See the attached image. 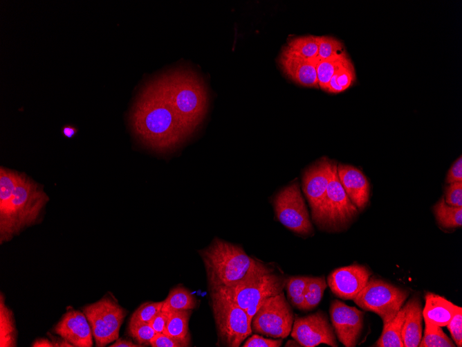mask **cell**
Returning a JSON list of instances; mask_svg holds the SVG:
<instances>
[{
  "mask_svg": "<svg viewBox=\"0 0 462 347\" xmlns=\"http://www.w3.org/2000/svg\"><path fill=\"white\" fill-rule=\"evenodd\" d=\"M273 204L277 218L284 226L302 236L312 234V224L297 182L281 189Z\"/></svg>",
  "mask_w": 462,
  "mask_h": 347,
  "instance_id": "11",
  "label": "cell"
},
{
  "mask_svg": "<svg viewBox=\"0 0 462 347\" xmlns=\"http://www.w3.org/2000/svg\"><path fill=\"white\" fill-rule=\"evenodd\" d=\"M219 341L225 346L239 347L252 334L246 312L233 302L210 292Z\"/></svg>",
  "mask_w": 462,
  "mask_h": 347,
  "instance_id": "7",
  "label": "cell"
},
{
  "mask_svg": "<svg viewBox=\"0 0 462 347\" xmlns=\"http://www.w3.org/2000/svg\"><path fill=\"white\" fill-rule=\"evenodd\" d=\"M331 161L322 158L307 168L302 178L303 190L314 214L322 202L329 179Z\"/></svg>",
  "mask_w": 462,
  "mask_h": 347,
  "instance_id": "16",
  "label": "cell"
},
{
  "mask_svg": "<svg viewBox=\"0 0 462 347\" xmlns=\"http://www.w3.org/2000/svg\"><path fill=\"white\" fill-rule=\"evenodd\" d=\"M339 180L353 204L360 210L367 205L369 198L370 187L364 175L358 168L339 164L337 166Z\"/></svg>",
  "mask_w": 462,
  "mask_h": 347,
  "instance_id": "18",
  "label": "cell"
},
{
  "mask_svg": "<svg viewBox=\"0 0 462 347\" xmlns=\"http://www.w3.org/2000/svg\"><path fill=\"white\" fill-rule=\"evenodd\" d=\"M425 323L424 335L421 338L420 347H454L452 341L438 326Z\"/></svg>",
  "mask_w": 462,
  "mask_h": 347,
  "instance_id": "29",
  "label": "cell"
},
{
  "mask_svg": "<svg viewBox=\"0 0 462 347\" xmlns=\"http://www.w3.org/2000/svg\"><path fill=\"white\" fill-rule=\"evenodd\" d=\"M434 213L438 223L445 228H454L462 225V207L448 205L444 197L434 205Z\"/></svg>",
  "mask_w": 462,
  "mask_h": 347,
  "instance_id": "27",
  "label": "cell"
},
{
  "mask_svg": "<svg viewBox=\"0 0 462 347\" xmlns=\"http://www.w3.org/2000/svg\"><path fill=\"white\" fill-rule=\"evenodd\" d=\"M33 347H54V344L52 341H50L48 339L39 338L36 339L33 344Z\"/></svg>",
  "mask_w": 462,
  "mask_h": 347,
  "instance_id": "42",
  "label": "cell"
},
{
  "mask_svg": "<svg viewBox=\"0 0 462 347\" xmlns=\"http://www.w3.org/2000/svg\"><path fill=\"white\" fill-rule=\"evenodd\" d=\"M159 76L172 108L191 136L207 111L208 94L203 79L191 68L183 66Z\"/></svg>",
  "mask_w": 462,
  "mask_h": 347,
  "instance_id": "3",
  "label": "cell"
},
{
  "mask_svg": "<svg viewBox=\"0 0 462 347\" xmlns=\"http://www.w3.org/2000/svg\"><path fill=\"white\" fill-rule=\"evenodd\" d=\"M53 332L75 347L93 346L92 330L83 312L68 311L55 326Z\"/></svg>",
  "mask_w": 462,
  "mask_h": 347,
  "instance_id": "15",
  "label": "cell"
},
{
  "mask_svg": "<svg viewBox=\"0 0 462 347\" xmlns=\"http://www.w3.org/2000/svg\"><path fill=\"white\" fill-rule=\"evenodd\" d=\"M190 345V339H180L164 333H156L150 341L152 347H186Z\"/></svg>",
  "mask_w": 462,
  "mask_h": 347,
  "instance_id": "35",
  "label": "cell"
},
{
  "mask_svg": "<svg viewBox=\"0 0 462 347\" xmlns=\"http://www.w3.org/2000/svg\"><path fill=\"white\" fill-rule=\"evenodd\" d=\"M327 286L323 277H310L304 292V303L302 310H310L320 302Z\"/></svg>",
  "mask_w": 462,
  "mask_h": 347,
  "instance_id": "30",
  "label": "cell"
},
{
  "mask_svg": "<svg viewBox=\"0 0 462 347\" xmlns=\"http://www.w3.org/2000/svg\"><path fill=\"white\" fill-rule=\"evenodd\" d=\"M49 200L42 188L25 174L0 169V242L10 240L36 223Z\"/></svg>",
  "mask_w": 462,
  "mask_h": 347,
  "instance_id": "2",
  "label": "cell"
},
{
  "mask_svg": "<svg viewBox=\"0 0 462 347\" xmlns=\"http://www.w3.org/2000/svg\"><path fill=\"white\" fill-rule=\"evenodd\" d=\"M290 332L292 337L302 346L315 347L321 344L338 346L333 328L322 311L296 318Z\"/></svg>",
  "mask_w": 462,
  "mask_h": 347,
  "instance_id": "12",
  "label": "cell"
},
{
  "mask_svg": "<svg viewBox=\"0 0 462 347\" xmlns=\"http://www.w3.org/2000/svg\"><path fill=\"white\" fill-rule=\"evenodd\" d=\"M197 305V301L192 293L183 287L172 289L163 301L161 310L165 312L192 310Z\"/></svg>",
  "mask_w": 462,
  "mask_h": 347,
  "instance_id": "23",
  "label": "cell"
},
{
  "mask_svg": "<svg viewBox=\"0 0 462 347\" xmlns=\"http://www.w3.org/2000/svg\"><path fill=\"white\" fill-rule=\"evenodd\" d=\"M408 295L407 290L380 279L369 278L353 300L362 309L377 314L385 326L396 316Z\"/></svg>",
  "mask_w": 462,
  "mask_h": 347,
  "instance_id": "8",
  "label": "cell"
},
{
  "mask_svg": "<svg viewBox=\"0 0 462 347\" xmlns=\"http://www.w3.org/2000/svg\"><path fill=\"white\" fill-rule=\"evenodd\" d=\"M355 79L354 66L349 57L331 78L326 92L331 94L342 92L351 86Z\"/></svg>",
  "mask_w": 462,
  "mask_h": 347,
  "instance_id": "24",
  "label": "cell"
},
{
  "mask_svg": "<svg viewBox=\"0 0 462 347\" xmlns=\"http://www.w3.org/2000/svg\"><path fill=\"white\" fill-rule=\"evenodd\" d=\"M191 313V310L169 312L163 333L180 339H190L188 322Z\"/></svg>",
  "mask_w": 462,
  "mask_h": 347,
  "instance_id": "28",
  "label": "cell"
},
{
  "mask_svg": "<svg viewBox=\"0 0 462 347\" xmlns=\"http://www.w3.org/2000/svg\"><path fill=\"white\" fill-rule=\"evenodd\" d=\"M445 201L450 206L462 207V182L450 184L445 190Z\"/></svg>",
  "mask_w": 462,
  "mask_h": 347,
  "instance_id": "36",
  "label": "cell"
},
{
  "mask_svg": "<svg viewBox=\"0 0 462 347\" xmlns=\"http://www.w3.org/2000/svg\"><path fill=\"white\" fill-rule=\"evenodd\" d=\"M330 316L339 341L346 347L355 346L363 328V312L334 300L330 306Z\"/></svg>",
  "mask_w": 462,
  "mask_h": 347,
  "instance_id": "13",
  "label": "cell"
},
{
  "mask_svg": "<svg viewBox=\"0 0 462 347\" xmlns=\"http://www.w3.org/2000/svg\"><path fill=\"white\" fill-rule=\"evenodd\" d=\"M294 321L293 310L283 292L266 299L254 314L252 330L274 338H285Z\"/></svg>",
  "mask_w": 462,
  "mask_h": 347,
  "instance_id": "10",
  "label": "cell"
},
{
  "mask_svg": "<svg viewBox=\"0 0 462 347\" xmlns=\"http://www.w3.org/2000/svg\"><path fill=\"white\" fill-rule=\"evenodd\" d=\"M370 272L364 266L351 265L335 269L328 276L332 292L342 299H353L370 278Z\"/></svg>",
  "mask_w": 462,
  "mask_h": 347,
  "instance_id": "14",
  "label": "cell"
},
{
  "mask_svg": "<svg viewBox=\"0 0 462 347\" xmlns=\"http://www.w3.org/2000/svg\"><path fill=\"white\" fill-rule=\"evenodd\" d=\"M127 332L133 339L142 346L150 345L151 340L156 334L149 323L136 321H129Z\"/></svg>",
  "mask_w": 462,
  "mask_h": 347,
  "instance_id": "32",
  "label": "cell"
},
{
  "mask_svg": "<svg viewBox=\"0 0 462 347\" xmlns=\"http://www.w3.org/2000/svg\"><path fill=\"white\" fill-rule=\"evenodd\" d=\"M309 278L308 276H292L286 279V287L289 301L304 295Z\"/></svg>",
  "mask_w": 462,
  "mask_h": 347,
  "instance_id": "34",
  "label": "cell"
},
{
  "mask_svg": "<svg viewBox=\"0 0 462 347\" xmlns=\"http://www.w3.org/2000/svg\"><path fill=\"white\" fill-rule=\"evenodd\" d=\"M282 344L280 339H266L257 335H253L248 338L243 347H279Z\"/></svg>",
  "mask_w": 462,
  "mask_h": 347,
  "instance_id": "38",
  "label": "cell"
},
{
  "mask_svg": "<svg viewBox=\"0 0 462 347\" xmlns=\"http://www.w3.org/2000/svg\"><path fill=\"white\" fill-rule=\"evenodd\" d=\"M358 213L339 180L337 164L332 161L324 197L312 218L320 229L336 231L346 227Z\"/></svg>",
  "mask_w": 462,
  "mask_h": 347,
  "instance_id": "6",
  "label": "cell"
},
{
  "mask_svg": "<svg viewBox=\"0 0 462 347\" xmlns=\"http://www.w3.org/2000/svg\"><path fill=\"white\" fill-rule=\"evenodd\" d=\"M425 299V304L422 310L425 322L440 327L446 326L455 313L461 308L445 298L432 292L426 293Z\"/></svg>",
  "mask_w": 462,
  "mask_h": 347,
  "instance_id": "19",
  "label": "cell"
},
{
  "mask_svg": "<svg viewBox=\"0 0 462 347\" xmlns=\"http://www.w3.org/2000/svg\"><path fill=\"white\" fill-rule=\"evenodd\" d=\"M169 317V312L160 310L149 322L156 333H163Z\"/></svg>",
  "mask_w": 462,
  "mask_h": 347,
  "instance_id": "40",
  "label": "cell"
},
{
  "mask_svg": "<svg viewBox=\"0 0 462 347\" xmlns=\"http://www.w3.org/2000/svg\"><path fill=\"white\" fill-rule=\"evenodd\" d=\"M62 132L66 137L71 139L75 134L77 130L73 126L67 125L63 127Z\"/></svg>",
  "mask_w": 462,
  "mask_h": 347,
  "instance_id": "43",
  "label": "cell"
},
{
  "mask_svg": "<svg viewBox=\"0 0 462 347\" xmlns=\"http://www.w3.org/2000/svg\"><path fill=\"white\" fill-rule=\"evenodd\" d=\"M16 328L11 310L6 305L3 296L0 299V346H16Z\"/></svg>",
  "mask_w": 462,
  "mask_h": 347,
  "instance_id": "26",
  "label": "cell"
},
{
  "mask_svg": "<svg viewBox=\"0 0 462 347\" xmlns=\"http://www.w3.org/2000/svg\"><path fill=\"white\" fill-rule=\"evenodd\" d=\"M198 253L210 292L232 286L266 266L249 256L241 246L218 238Z\"/></svg>",
  "mask_w": 462,
  "mask_h": 347,
  "instance_id": "4",
  "label": "cell"
},
{
  "mask_svg": "<svg viewBox=\"0 0 462 347\" xmlns=\"http://www.w3.org/2000/svg\"><path fill=\"white\" fill-rule=\"evenodd\" d=\"M407 312L406 304L397 312L396 316L386 325L380 338L375 343L378 347H404L402 330Z\"/></svg>",
  "mask_w": 462,
  "mask_h": 347,
  "instance_id": "21",
  "label": "cell"
},
{
  "mask_svg": "<svg viewBox=\"0 0 462 347\" xmlns=\"http://www.w3.org/2000/svg\"><path fill=\"white\" fill-rule=\"evenodd\" d=\"M446 182H462V157L460 156L452 165L448 170Z\"/></svg>",
  "mask_w": 462,
  "mask_h": 347,
  "instance_id": "39",
  "label": "cell"
},
{
  "mask_svg": "<svg viewBox=\"0 0 462 347\" xmlns=\"http://www.w3.org/2000/svg\"><path fill=\"white\" fill-rule=\"evenodd\" d=\"M279 65L284 74L296 84L319 88L316 71L317 60H308L281 51Z\"/></svg>",
  "mask_w": 462,
  "mask_h": 347,
  "instance_id": "17",
  "label": "cell"
},
{
  "mask_svg": "<svg viewBox=\"0 0 462 347\" xmlns=\"http://www.w3.org/2000/svg\"><path fill=\"white\" fill-rule=\"evenodd\" d=\"M286 278L265 266L239 283L210 292L221 296L243 309L252 322V317L263 302L277 295L286 286Z\"/></svg>",
  "mask_w": 462,
  "mask_h": 347,
  "instance_id": "5",
  "label": "cell"
},
{
  "mask_svg": "<svg viewBox=\"0 0 462 347\" xmlns=\"http://www.w3.org/2000/svg\"><path fill=\"white\" fill-rule=\"evenodd\" d=\"M342 43L338 39L328 35L318 37V52L316 60H326L344 52Z\"/></svg>",
  "mask_w": 462,
  "mask_h": 347,
  "instance_id": "31",
  "label": "cell"
},
{
  "mask_svg": "<svg viewBox=\"0 0 462 347\" xmlns=\"http://www.w3.org/2000/svg\"><path fill=\"white\" fill-rule=\"evenodd\" d=\"M163 301L146 302L140 305L133 313L129 321L149 323L161 310Z\"/></svg>",
  "mask_w": 462,
  "mask_h": 347,
  "instance_id": "33",
  "label": "cell"
},
{
  "mask_svg": "<svg viewBox=\"0 0 462 347\" xmlns=\"http://www.w3.org/2000/svg\"><path fill=\"white\" fill-rule=\"evenodd\" d=\"M318 37L308 35L292 38L287 42L282 50L302 58L316 59L318 52Z\"/></svg>",
  "mask_w": 462,
  "mask_h": 347,
  "instance_id": "22",
  "label": "cell"
},
{
  "mask_svg": "<svg viewBox=\"0 0 462 347\" xmlns=\"http://www.w3.org/2000/svg\"><path fill=\"white\" fill-rule=\"evenodd\" d=\"M456 346H462V308H460L446 326Z\"/></svg>",
  "mask_w": 462,
  "mask_h": 347,
  "instance_id": "37",
  "label": "cell"
},
{
  "mask_svg": "<svg viewBox=\"0 0 462 347\" xmlns=\"http://www.w3.org/2000/svg\"><path fill=\"white\" fill-rule=\"evenodd\" d=\"M110 347H142L143 346L139 344H135L131 341L124 339H118L116 341L109 346Z\"/></svg>",
  "mask_w": 462,
  "mask_h": 347,
  "instance_id": "41",
  "label": "cell"
},
{
  "mask_svg": "<svg viewBox=\"0 0 462 347\" xmlns=\"http://www.w3.org/2000/svg\"><path fill=\"white\" fill-rule=\"evenodd\" d=\"M346 51L333 57L317 60L316 71L319 89L326 91L331 78L349 58Z\"/></svg>",
  "mask_w": 462,
  "mask_h": 347,
  "instance_id": "25",
  "label": "cell"
},
{
  "mask_svg": "<svg viewBox=\"0 0 462 347\" xmlns=\"http://www.w3.org/2000/svg\"><path fill=\"white\" fill-rule=\"evenodd\" d=\"M407 312L404 320L402 339L404 347H417L422 338V305L417 297L406 303Z\"/></svg>",
  "mask_w": 462,
  "mask_h": 347,
  "instance_id": "20",
  "label": "cell"
},
{
  "mask_svg": "<svg viewBox=\"0 0 462 347\" xmlns=\"http://www.w3.org/2000/svg\"><path fill=\"white\" fill-rule=\"evenodd\" d=\"M91 326L95 346L103 347L118 339L127 312L109 296L82 308Z\"/></svg>",
  "mask_w": 462,
  "mask_h": 347,
  "instance_id": "9",
  "label": "cell"
},
{
  "mask_svg": "<svg viewBox=\"0 0 462 347\" xmlns=\"http://www.w3.org/2000/svg\"><path fill=\"white\" fill-rule=\"evenodd\" d=\"M129 120L135 136L157 152L173 151L190 136L172 108L159 75L141 90Z\"/></svg>",
  "mask_w": 462,
  "mask_h": 347,
  "instance_id": "1",
  "label": "cell"
}]
</instances>
